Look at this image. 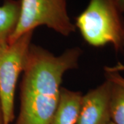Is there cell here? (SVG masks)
Instances as JSON below:
<instances>
[{
	"label": "cell",
	"instance_id": "1",
	"mask_svg": "<svg viewBox=\"0 0 124 124\" xmlns=\"http://www.w3.org/2000/svg\"><path fill=\"white\" fill-rule=\"evenodd\" d=\"M81 53V49L75 47L56 56L41 46L31 45L20 84L16 124H51L63 75L78 67Z\"/></svg>",
	"mask_w": 124,
	"mask_h": 124
},
{
	"label": "cell",
	"instance_id": "2",
	"mask_svg": "<svg viewBox=\"0 0 124 124\" xmlns=\"http://www.w3.org/2000/svg\"><path fill=\"white\" fill-rule=\"evenodd\" d=\"M76 28L93 47L111 45L124 53V17L119 0H90L75 18Z\"/></svg>",
	"mask_w": 124,
	"mask_h": 124
},
{
	"label": "cell",
	"instance_id": "3",
	"mask_svg": "<svg viewBox=\"0 0 124 124\" xmlns=\"http://www.w3.org/2000/svg\"><path fill=\"white\" fill-rule=\"evenodd\" d=\"M68 0H20L17 24L8 44L37 27L45 26L65 37L76 31L67 10Z\"/></svg>",
	"mask_w": 124,
	"mask_h": 124
},
{
	"label": "cell",
	"instance_id": "4",
	"mask_svg": "<svg viewBox=\"0 0 124 124\" xmlns=\"http://www.w3.org/2000/svg\"><path fill=\"white\" fill-rule=\"evenodd\" d=\"M33 32L25 33L11 44L0 45V103L4 124H10L15 118L17 84L24 69Z\"/></svg>",
	"mask_w": 124,
	"mask_h": 124
},
{
	"label": "cell",
	"instance_id": "5",
	"mask_svg": "<svg viewBox=\"0 0 124 124\" xmlns=\"http://www.w3.org/2000/svg\"><path fill=\"white\" fill-rule=\"evenodd\" d=\"M112 82L106 81L83 94L77 124H107L111 121L110 112Z\"/></svg>",
	"mask_w": 124,
	"mask_h": 124
},
{
	"label": "cell",
	"instance_id": "6",
	"mask_svg": "<svg viewBox=\"0 0 124 124\" xmlns=\"http://www.w3.org/2000/svg\"><path fill=\"white\" fill-rule=\"evenodd\" d=\"M82 96L81 92L62 88L51 124H77Z\"/></svg>",
	"mask_w": 124,
	"mask_h": 124
},
{
	"label": "cell",
	"instance_id": "7",
	"mask_svg": "<svg viewBox=\"0 0 124 124\" xmlns=\"http://www.w3.org/2000/svg\"><path fill=\"white\" fill-rule=\"evenodd\" d=\"M20 4V0H4L0 6V45L8 43L17 26Z\"/></svg>",
	"mask_w": 124,
	"mask_h": 124
},
{
	"label": "cell",
	"instance_id": "8",
	"mask_svg": "<svg viewBox=\"0 0 124 124\" xmlns=\"http://www.w3.org/2000/svg\"><path fill=\"white\" fill-rule=\"evenodd\" d=\"M111 82L110 119L115 124H124V86Z\"/></svg>",
	"mask_w": 124,
	"mask_h": 124
},
{
	"label": "cell",
	"instance_id": "9",
	"mask_svg": "<svg viewBox=\"0 0 124 124\" xmlns=\"http://www.w3.org/2000/svg\"><path fill=\"white\" fill-rule=\"evenodd\" d=\"M104 70H105V76L107 79L124 86V77L120 75V72L108 70L106 69Z\"/></svg>",
	"mask_w": 124,
	"mask_h": 124
},
{
	"label": "cell",
	"instance_id": "10",
	"mask_svg": "<svg viewBox=\"0 0 124 124\" xmlns=\"http://www.w3.org/2000/svg\"><path fill=\"white\" fill-rule=\"evenodd\" d=\"M106 70L110 71H115V72H120L121 71H124V64L121 63H118L117 65L114 67H105Z\"/></svg>",
	"mask_w": 124,
	"mask_h": 124
},
{
	"label": "cell",
	"instance_id": "11",
	"mask_svg": "<svg viewBox=\"0 0 124 124\" xmlns=\"http://www.w3.org/2000/svg\"><path fill=\"white\" fill-rule=\"evenodd\" d=\"M0 124H4V119H3V113L1 106V103H0Z\"/></svg>",
	"mask_w": 124,
	"mask_h": 124
},
{
	"label": "cell",
	"instance_id": "12",
	"mask_svg": "<svg viewBox=\"0 0 124 124\" xmlns=\"http://www.w3.org/2000/svg\"><path fill=\"white\" fill-rule=\"evenodd\" d=\"M120 1V4H121V9L123 10L124 13V0H119Z\"/></svg>",
	"mask_w": 124,
	"mask_h": 124
},
{
	"label": "cell",
	"instance_id": "13",
	"mask_svg": "<svg viewBox=\"0 0 124 124\" xmlns=\"http://www.w3.org/2000/svg\"><path fill=\"white\" fill-rule=\"evenodd\" d=\"M107 124H114V123H113V122H112V121H110L109 123H108Z\"/></svg>",
	"mask_w": 124,
	"mask_h": 124
}]
</instances>
